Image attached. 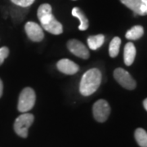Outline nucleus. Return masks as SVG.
Masks as SVG:
<instances>
[{"label": "nucleus", "mask_w": 147, "mask_h": 147, "mask_svg": "<svg viewBox=\"0 0 147 147\" xmlns=\"http://www.w3.org/2000/svg\"><path fill=\"white\" fill-rule=\"evenodd\" d=\"M37 16L43 30L55 35L62 34L63 26L53 15L52 7L50 4L43 3L39 6Z\"/></svg>", "instance_id": "1"}, {"label": "nucleus", "mask_w": 147, "mask_h": 147, "mask_svg": "<svg viewBox=\"0 0 147 147\" xmlns=\"http://www.w3.org/2000/svg\"><path fill=\"white\" fill-rule=\"evenodd\" d=\"M102 75L101 72L98 69H90L83 75L80 84H79V92L84 96H88L93 94L101 83Z\"/></svg>", "instance_id": "2"}, {"label": "nucleus", "mask_w": 147, "mask_h": 147, "mask_svg": "<svg viewBox=\"0 0 147 147\" xmlns=\"http://www.w3.org/2000/svg\"><path fill=\"white\" fill-rule=\"evenodd\" d=\"M36 95L31 88H25L19 96L17 109L21 113H27L31 110L35 104Z\"/></svg>", "instance_id": "3"}, {"label": "nucleus", "mask_w": 147, "mask_h": 147, "mask_svg": "<svg viewBox=\"0 0 147 147\" xmlns=\"http://www.w3.org/2000/svg\"><path fill=\"white\" fill-rule=\"evenodd\" d=\"M34 117L30 113H23L17 117L14 123V130L19 137L26 138L28 137L29 128L34 123Z\"/></svg>", "instance_id": "4"}, {"label": "nucleus", "mask_w": 147, "mask_h": 147, "mask_svg": "<svg viewBox=\"0 0 147 147\" xmlns=\"http://www.w3.org/2000/svg\"><path fill=\"white\" fill-rule=\"evenodd\" d=\"M95 119L99 123H104L108 119L110 114V106L105 100H98L92 106Z\"/></svg>", "instance_id": "5"}, {"label": "nucleus", "mask_w": 147, "mask_h": 147, "mask_svg": "<svg viewBox=\"0 0 147 147\" xmlns=\"http://www.w3.org/2000/svg\"><path fill=\"white\" fill-rule=\"evenodd\" d=\"M114 77L121 86L127 90H133L136 88V81L131 76V74L123 68H117L114 71Z\"/></svg>", "instance_id": "6"}, {"label": "nucleus", "mask_w": 147, "mask_h": 147, "mask_svg": "<svg viewBox=\"0 0 147 147\" xmlns=\"http://www.w3.org/2000/svg\"><path fill=\"white\" fill-rule=\"evenodd\" d=\"M67 47L69 52L73 53L78 57L82 59H88L90 56V53L87 47L82 42H80L77 39H70L67 42Z\"/></svg>", "instance_id": "7"}, {"label": "nucleus", "mask_w": 147, "mask_h": 147, "mask_svg": "<svg viewBox=\"0 0 147 147\" xmlns=\"http://www.w3.org/2000/svg\"><path fill=\"white\" fill-rule=\"evenodd\" d=\"M25 30L28 38L33 42H41L44 38L42 28L35 22H27L25 26Z\"/></svg>", "instance_id": "8"}, {"label": "nucleus", "mask_w": 147, "mask_h": 147, "mask_svg": "<svg viewBox=\"0 0 147 147\" xmlns=\"http://www.w3.org/2000/svg\"><path fill=\"white\" fill-rule=\"evenodd\" d=\"M58 70L65 74H74L79 71V67L76 63L69 59H61L57 64Z\"/></svg>", "instance_id": "9"}, {"label": "nucleus", "mask_w": 147, "mask_h": 147, "mask_svg": "<svg viewBox=\"0 0 147 147\" xmlns=\"http://www.w3.org/2000/svg\"><path fill=\"white\" fill-rule=\"evenodd\" d=\"M136 57V47L132 42H127L124 47L123 59L126 65L129 66L134 62Z\"/></svg>", "instance_id": "10"}, {"label": "nucleus", "mask_w": 147, "mask_h": 147, "mask_svg": "<svg viewBox=\"0 0 147 147\" xmlns=\"http://www.w3.org/2000/svg\"><path fill=\"white\" fill-rule=\"evenodd\" d=\"M72 15L75 17H77L79 20V30H88V28L89 26V22H88V19L86 16V15L84 14V12L81 10L79 7H74L72 9Z\"/></svg>", "instance_id": "11"}, {"label": "nucleus", "mask_w": 147, "mask_h": 147, "mask_svg": "<svg viewBox=\"0 0 147 147\" xmlns=\"http://www.w3.org/2000/svg\"><path fill=\"white\" fill-rule=\"evenodd\" d=\"M105 42V36L103 34H97L88 37V44L90 49L96 50L100 47Z\"/></svg>", "instance_id": "12"}, {"label": "nucleus", "mask_w": 147, "mask_h": 147, "mask_svg": "<svg viewBox=\"0 0 147 147\" xmlns=\"http://www.w3.org/2000/svg\"><path fill=\"white\" fill-rule=\"evenodd\" d=\"M123 4L131 9L135 15L142 16L141 7H142V0H120Z\"/></svg>", "instance_id": "13"}, {"label": "nucleus", "mask_w": 147, "mask_h": 147, "mask_svg": "<svg viewBox=\"0 0 147 147\" xmlns=\"http://www.w3.org/2000/svg\"><path fill=\"white\" fill-rule=\"evenodd\" d=\"M144 34V29L141 26H135L126 33V38L129 40H137Z\"/></svg>", "instance_id": "14"}, {"label": "nucleus", "mask_w": 147, "mask_h": 147, "mask_svg": "<svg viewBox=\"0 0 147 147\" xmlns=\"http://www.w3.org/2000/svg\"><path fill=\"white\" fill-rule=\"evenodd\" d=\"M121 45V39L119 37H115L110 43L109 47V54L112 58L116 57L119 53V48Z\"/></svg>", "instance_id": "15"}, {"label": "nucleus", "mask_w": 147, "mask_h": 147, "mask_svg": "<svg viewBox=\"0 0 147 147\" xmlns=\"http://www.w3.org/2000/svg\"><path fill=\"white\" fill-rule=\"evenodd\" d=\"M135 139L141 147H147V132L143 128H137L135 131Z\"/></svg>", "instance_id": "16"}, {"label": "nucleus", "mask_w": 147, "mask_h": 147, "mask_svg": "<svg viewBox=\"0 0 147 147\" xmlns=\"http://www.w3.org/2000/svg\"><path fill=\"white\" fill-rule=\"evenodd\" d=\"M15 5L21 7H29L35 0H11Z\"/></svg>", "instance_id": "17"}, {"label": "nucleus", "mask_w": 147, "mask_h": 147, "mask_svg": "<svg viewBox=\"0 0 147 147\" xmlns=\"http://www.w3.org/2000/svg\"><path fill=\"white\" fill-rule=\"evenodd\" d=\"M8 55H9V49H8V47H0V65H3L4 60L8 57Z\"/></svg>", "instance_id": "18"}, {"label": "nucleus", "mask_w": 147, "mask_h": 147, "mask_svg": "<svg viewBox=\"0 0 147 147\" xmlns=\"http://www.w3.org/2000/svg\"><path fill=\"white\" fill-rule=\"evenodd\" d=\"M142 16L147 15V0H142V7H141Z\"/></svg>", "instance_id": "19"}, {"label": "nucleus", "mask_w": 147, "mask_h": 147, "mask_svg": "<svg viewBox=\"0 0 147 147\" xmlns=\"http://www.w3.org/2000/svg\"><path fill=\"white\" fill-rule=\"evenodd\" d=\"M3 82H2L1 79H0V97L3 95Z\"/></svg>", "instance_id": "20"}, {"label": "nucleus", "mask_w": 147, "mask_h": 147, "mask_svg": "<svg viewBox=\"0 0 147 147\" xmlns=\"http://www.w3.org/2000/svg\"><path fill=\"white\" fill-rule=\"evenodd\" d=\"M143 105H144V108H145L146 110L147 111V98L146 99H145L144 101H143Z\"/></svg>", "instance_id": "21"}]
</instances>
